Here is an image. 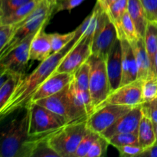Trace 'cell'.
<instances>
[{"mask_svg":"<svg viewBox=\"0 0 157 157\" xmlns=\"http://www.w3.org/2000/svg\"><path fill=\"white\" fill-rule=\"evenodd\" d=\"M56 1H57V0H56Z\"/></svg>","mask_w":157,"mask_h":157,"instance_id":"f6af8a7d","label":"cell"},{"mask_svg":"<svg viewBox=\"0 0 157 157\" xmlns=\"http://www.w3.org/2000/svg\"><path fill=\"white\" fill-rule=\"evenodd\" d=\"M140 156L145 157H157V143L151 147L145 149Z\"/></svg>","mask_w":157,"mask_h":157,"instance_id":"f35d334b","label":"cell"},{"mask_svg":"<svg viewBox=\"0 0 157 157\" xmlns=\"http://www.w3.org/2000/svg\"><path fill=\"white\" fill-rule=\"evenodd\" d=\"M54 132L30 136L23 145L19 157H59L48 144L49 137Z\"/></svg>","mask_w":157,"mask_h":157,"instance_id":"9a60e30c","label":"cell"},{"mask_svg":"<svg viewBox=\"0 0 157 157\" xmlns=\"http://www.w3.org/2000/svg\"><path fill=\"white\" fill-rule=\"evenodd\" d=\"M38 1H40V0H38Z\"/></svg>","mask_w":157,"mask_h":157,"instance_id":"ee69618b","label":"cell"},{"mask_svg":"<svg viewBox=\"0 0 157 157\" xmlns=\"http://www.w3.org/2000/svg\"><path fill=\"white\" fill-rule=\"evenodd\" d=\"M45 26L38 31L30 47V61H42L52 55L51 35L44 32Z\"/></svg>","mask_w":157,"mask_h":157,"instance_id":"ac0fdd59","label":"cell"},{"mask_svg":"<svg viewBox=\"0 0 157 157\" xmlns=\"http://www.w3.org/2000/svg\"><path fill=\"white\" fill-rule=\"evenodd\" d=\"M142 84V80L137 79L133 82L121 86L109 95L104 104H112L131 107L142 105L144 104Z\"/></svg>","mask_w":157,"mask_h":157,"instance_id":"30bf717a","label":"cell"},{"mask_svg":"<svg viewBox=\"0 0 157 157\" xmlns=\"http://www.w3.org/2000/svg\"><path fill=\"white\" fill-rule=\"evenodd\" d=\"M75 43L72 40L61 51L52 54L45 60L41 61V64L30 75H24L21 78L16 90L9 101L4 107L0 109L2 120L17 110L26 108L30 104L35 90L56 71L64 57Z\"/></svg>","mask_w":157,"mask_h":157,"instance_id":"6da1fadb","label":"cell"},{"mask_svg":"<svg viewBox=\"0 0 157 157\" xmlns=\"http://www.w3.org/2000/svg\"><path fill=\"white\" fill-rule=\"evenodd\" d=\"M100 136H101L100 133L88 128L87 133L78 145L76 151L74 153L73 157H85L91 146Z\"/></svg>","mask_w":157,"mask_h":157,"instance_id":"f1b7e54d","label":"cell"},{"mask_svg":"<svg viewBox=\"0 0 157 157\" xmlns=\"http://www.w3.org/2000/svg\"><path fill=\"white\" fill-rule=\"evenodd\" d=\"M144 38L147 54L150 58V64H151L152 73L154 75L153 68H154L155 57L157 52V21H149Z\"/></svg>","mask_w":157,"mask_h":157,"instance_id":"603a6c76","label":"cell"},{"mask_svg":"<svg viewBox=\"0 0 157 157\" xmlns=\"http://www.w3.org/2000/svg\"><path fill=\"white\" fill-rule=\"evenodd\" d=\"M15 30L14 25L0 24V51L9 43Z\"/></svg>","mask_w":157,"mask_h":157,"instance_id":"836d02e7","label":"cell"},{"mask_svg":"<svg viewBox=\"0 0 157 157\" xmlns=\"http://www.w3.org/2000/svg\"><path fill=\"white\" fill-rule=\"evenodd\" d=\"M118 38L116 28L108 18L92 37V55L106 59Z\"/></svg>","mask_w":157,"mask_h":157,"instance_id":"7c38bea8","label":"cell"},{"mask_svg":"<svg viewBox=\"0 0 157 157\" xmlns=\"http://www.w3.org/2000/svg\"><path fill=\"white\" fill-rule=\"evenodd\" d=\"M87 62L90 64L89 91L93 113L104 104L111 93V90L107 71L106 59L91 55Z\"/></svg>","mask_w":157,"mask_h":157,"instance_id":"277c9868","label":"cell"},{"mask_svg":"<svg viewBox=\"0 0 157 157\" xmlns=\"http://www.w3.org/2000/svg\"><path fill=\"white\" fill-rule=\"evenodd\" d=\"M73 81L79 89L89 91L90 83V64L85 62L73 74Z\"/></svg>","mask_w":157,"mask_h":157,"instance_id":"4316f807","label":"cell"},{"mask_svg":"<svg viewBox=\"0 0 157 157\" xmlns=\"http://www.w3.org/2000/svg\"><path fill=\"white\" fill-rule=\"evenodd\" d=\"M137 135L139 145L142 147L144 150L156 144V137L154 123L152 121L148 113L144 110V115L141 118L139 127H138Z\"/></svg>","mask_w":157,"mask_h":157,"instance_id":"ffe728a7","label":"cell"},{"mask_svg":"<svg viewBox=\"0 0 157 157\" xmlns=\"http://www.w3.org/2000/svg\"><path fill=\"white\" fill-rule=\"evenodd\" d=\"M143 115H144L143 104L136 106L133 107L128 113L117 120L113 125L101 133V135L108 139L117 133L137 132L138 127Z\"/></svg>","mask_w":157,"mask_h":157,"instance_id":"4fadbf2b","label":"cell"},{"mask_svg":"<svg viewBox=\"0 0 157 157\" xmlns=\"http://www.w3.org/2000/svg\"><path fill=\"white\" fill-rule=\"evenodd\" d=\"M121 30L123 33V38H126L130 44L134 42L140 37L127 11L123 15L122 21H121Z\"/></svg>","mask_w":157,"mask_h":157,"instance_id":"484cf974","label":"cell"},{"mask_svg":"<svg viewBox=\"0 0 157 157\" xmlns=\"http://www.w3.org/2000/svg\"><path fill=\"white\" fill-rule=\"evenodd\" d=\"M116 1L117 0H97V3H98L104 11H107V9Z\"/></svg>","mask_w":157,"mask_h":157,"instance_id":"ab89813d","label":"cell"},{"mask_svg":"<svg viewBox=\"0 0 157 157\" xmlns=\"http://www.w3.org/2000/svg\"><path fill=\"white\" fill-rule=\"evenodd\" d=\"M127 6L128 0H117L107 9V11H105L110 21L114 25L120 39L123 38L121 21L123 15L127 11Z\"/></svg>","mask_w":157,"mask_h":157,"instance_id":"7402d4cb","label":"cell"},{"mask_svg":"<svg viewBox=\"0 0 157 157\" xmlns=\"http://www.w3.org/2000/svg\"><path fill=\"white\" fill-rule=\"evenodd\" d=\"M107 140L110 145H112L115 148L126 145H139L137 132L117 133Z\"/></svg>","mask_w":157,"mask_h":157,"instance_id":"83f0119b","label":"cell"},{"mask_svg":"<svg viewBox=\"0 0 157 157\" xmlns=\"http://www.w3.org/2000/svg\"><path fill=\"white\" fill-rule=\"evenodd\" d=\"M32 0H0V18L7 15Z\"/></svg>","mask_w":157,"mask_h":157,"instance_id":"d6a6232c","label":"cell"},{"mask_svg":"<svg viewBox=\"0 0 157 157\" xmlns=\"http://www.w3.org/2000/svg\"><path fill=\"white\" fill-rule=\"evenodd\" d=\"M131 45L133 47L137 64L138 79L144 81L149 77L153 76L151 64L144 43V38L140 37L136 41L131 43Z\"/></svg>","mask_w":157,"mask_h":157,"instance_id":"d6986e66","label":"cell"},{"mask_svg":"<svg viewBox=\"0 0 157 157\" xmlns=\"http://www.w3.org/2000/svg\"><path fill=\"white\" fill-rule=\"evenodd\" d=\"M35 103L62 117L67 124L88 117L86 110L79 108L74 103L70 91V84L58 93Z\"/></svg>","mask_w":157,"mask_h":157,"instance_id":"5b68a950","label":"cell"},{"mask_svg":"<svg viewBox=\"0 0 157 157\" xmlns=\"http://www.w3.org/2000/svg\"><path fill=\"white\" fill-rule=\"evenodd\" d=\"M84 1L85 0H57L55 12H59L64 10L71 11L77 6H80Z\"/></svg>","mask_w":157,"mask_h":157,"instance_id":"8d00e7d4","label":"cell"},{"mask_svg":"<svg viewBox=\"0 0 157 157\" xmlns=\"http://www.w3.org/2000/svg\"><path fill=\"white\" fill-rule=\"evenodd\" d=\"M149 21H157V0H140Z\"/></svg>","mask_w":157,"mask_h":157,"instance_id":"d590c367","label":"cell"},{"mask_svg":"<svg viewBox=\"0 0 157 157\" xmlns=\"http://www.w3.org/2000/svg\"><path fill=\"white\" fill-rule=\"evenodd\" d=\"M51 35L52 41V55L59 52L69 44L75 36V30L66 34L53 33Z\"/></svg>","mask_w":157,"mask_h":157,"instance_id":"4dcf8cb0","label":"cell"},{"mask_svg":"<svg viewBox=\"0 0 157 157\" xmlns=\"http://www.w3.org/2000/svg\"><path fill=\"white\" fill-rule=\"evenodd\" d=\"M51 15H52V13L44 14V15L35 17V18L24 23H21V24L14 25L15 30H14L12 38L9 41V43L5 46L4 48L0 51V57L6 55V54L15 48L27 37L38 32L44 26H46V25L48 22Z\"/></svg>","mask_w":157,"mask_h":157,"instance_id":"8fae6325","label":"cell"},{"mask_svg":"<svg viewBox=\"0 0 157 157\" xmlns=\"http://www.w3.org/2000/svg\"><path fill=\"white\" fill-rule=\"evenodd\" d=\"M122 47V81L121 86L138 79V68L131 44L126 38L121 39Z\"/></svg>","mask_w":157,"mask_h":157,"instance_id":"e0dca14e","label":"cell"},{"mask_svg":"<svg viewBox=\"0 0 157 157\" xmlns=\"http://www.w3.org/2000/svg\"><path fill=\"white\" fill-rule=\"evenodd\" d=\"M72 80V74L55 71L35 90L31 100V103L36 102L58 93L68 85Z\"/></svg>","mask_w":157,"mask_h":157,"instance_id":"5bb4252c","label":"cell"},{"mask_svg":"<svg viewBox=\"0 0 157 157\" xmlns=\"http://www.w3.org/2000/svg\"><path fill=\"white\" fill-rule=\"evenodd\" d=\"M27 108L30 115L29 129L30 136L52 133L67 124L62 117L37 103H31Z\"/></svg>","mask_w":157,"mask_h":157,"instance_id":"8992f818","label":"cell"},{"mask_svg":"<svg viewBox=\"0 0 157 157\" xmlns=\"http://www.w3.org/2000/svg\"><path fill=\"white\" fill-rule=\"evenodd\" d=\"M144 110L148 113L152 121L157 124V99L143 104Z\"/></svg>","mask_w":157,"mask_h":157,"instance_id":"74e56055","label":"cell"},{"mask_svg":"<svg viewBox=\"0 0 157 157\" xmlns=\"http://www.w3.org/2000/svg\"><path fill=\"white\" fill-rule=\"evenodd\" d=\"M153 74L154 75L157 76V52L156 57H155V61H154V68H153Z\"/></svg>","mask_w":157,"mask_h":157,"instance_id":"60d3db41","label":"cell"},{"mask_svg":"<svg viewBox=\"0 0 157 157\" xmlns=\"http://www.w3.org/2000/svg\"><path fill=\"white\" fill-rule=\"evenodd\" d=\"M38 0H32L29 2L25 3L21 6L16 10L14 11L12 13L4 18H0V24H8V25H16L21 22L28 15H30L34 9L37 7L38 4Z\"/></svg>","mask_w":157,"mask_h":157,"instance_id":"cb8c5ba5","label":"cell"},{"mask_svg":"<svg viewBox=\"0 0 157 157\" xmlns=\"http://www.w3.org/2000/svg\"><path fill=\"white\" fill-rule=\"evenodd\" d=\"M143 98L144 104L157 99V76L153 75L143 81Z\"/></svg>","mask_w":157,"mask_h":157,"instance_id":"f546056e","label":"cell"},{"mask_svg":"<svg viewBox=\"0 0 157 157\" xmlns=\"http://www.w3.org/2000/svg\"><path fill=\"white\" fill-rule=\"evenodd\" d=\"M16 117L6 126L1 135L0 156L1 157H19L25 143L29 139V110Z\"/></svg>","mask_w":157,"mask_h":157,"instance_id":"3957f363","label":"cell"},{"mask_svg":"<svg viewBox=\"0 0 157 157\" xmlns=\"http://www.w3.org/2000/svg\"><path fill=\"white\" fill-rule=\"evenodd\" d=\"M154 127H155V132H156V143H157V124L156 123H154Z\"/></svg>","mask_w":157,"mask_h":157,"instance_id":"7bdbcfd3","label":"cell"},{"mask_svg":"<svg viewBox=\"0 0 157 157\" xmlns=\"http://www.w3.org/2000/svg\"><path fill=\"white\" fill-rule=\"evenodd\" d=\"M88 117L69 123L54 132L48 139L51 148L59 157H73L81 140L87 133Z\"/></svg>","mask_w":157,"mask_h":157,"instance_id":"7a4b0ae2","label":"cell"},{"mask_svg":"<svg viewBox=\"0 0 157 157\" xmlns=\"http://www.w3.org/2000/svg\"><path fill=\"white\" fill-rule=\"evenodd\" d=\"M120 153V156L125 157L140 156L144 149L140 145H126L117 147Z\"/></svg>","mask_w":157,"mask_h":157,"instance_id":"e575fe53","label":"cell"},{"mask_svg":"<svg viewBox=\"0 0 157 157\" xmlns=\"http://www.w3.org/2000/svg\"><path fill=\"white\" fill-rule=\"evenodd\" d=\"M109 145L110 143L108 140L101 135L91 146L85 157H101L104 156L107 153Z\"/></svg>","mask_w":157,"mask_h":157,"instance_id":"1f68e13d","label":"cell"},{"mask_svg":"<svg viewBox=\"0 0 157 157\" xmlns=\"http://www.w3.org/2000/svg\"><path fill=\"white\" fill-rule=\"evenodd\" d=\"M37 32L27 37L10 52L0 57L1 73L7 71L9 73L25 75V67L30 61L31 43Z\"/></svg>","mask_w":157,"mask_h":157,"instance_id":"ba28073f","label":"cell"},{"mask_svg":"<svg viewBox=\"0 0 157 157\" xmlns=\"http://www.w3.org/2000/svg\"><path fill=\"white\" fill-rule=\"evenodd\" d=\"M131 106L106 104L89 115L87 125L90 130L100 133L113 125L117 120L128 113Z\"/></svg>","mask_w":157,"mask_h":157,"instance_id":"52a82bcc","label":"cell"},{"mask_svg":"<svg viewBox=\"0 0 157 157\" xmlns=\"http://www.w3.org/2000/svg\"><path fill=\"white\" fill-rule=\"evenodd\" d=\"M25 75L12 74L9 78L0 85V109L4 107L15 91L21 78Z\"/></svg>","mask_w":157,"mask_h":157,"instance_id":"d4e9b609","label":"cell"},{"mask_svg":"<svg viewBox=\"0 0 157 157\" xmlns=\"http://www.w3.org/2000/svg\"><path fill=\"white\" fill-rule=\"evenodd\" d=\"M127 12L136 26L139 35L144 38L149 21L140 0H128Z\"/></svg>","mask_w":157,"mask_h":157,"instance_id":"44dd1931","label":"cell"},{"mask_svg":"<svg viewBox=\"0 0 157 157\" xmlns=\"http://www.w3.org/2000/svg\"><path fill=\"white\" fill-rule=\"evenodd\" d=\"M44 1L47 2L52 7H53L54 9H55V4H56V0H44Z\"/></svg>","mask_w":157,"mask_h":157,"instance_id":"b9f144b4","label":"cell"},{"mask_svg":"<svg viewBox=\"0 0 157 157\" xmlns=\"http://www.w3.org/2000/svg\"><path fill=\"white\" fill-rule=\"evenodd\" d=\"M106 65L112 93L121 87L122 81V47L120 38L117 40L107 55Z\"/></svg>","mask_w":157,"mask_h":157,"instance_id":"2e32d148","label":"cell"},{"mask_svg":"<svg viewBox=\"0 0 157 157\" xmlns=\"http://www.w3.org/2000/svg\"><path fill=\"white\" fill-rule=\"evenodd\" d=\"M91 41V36L83 35L64 57L55 71L73 75L92 55Z\"/></svg>","mask_w":157,"mask_h":157,"instance_id":"9c48e42d","label":"cell"}]
</instances>
